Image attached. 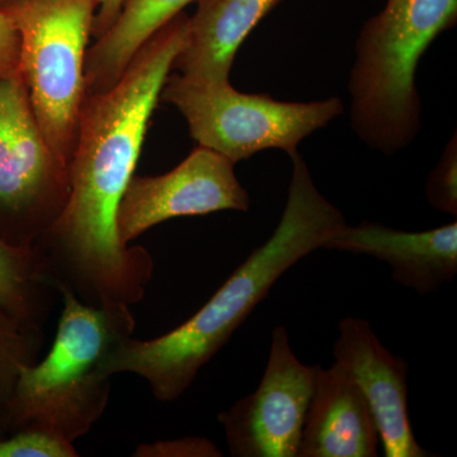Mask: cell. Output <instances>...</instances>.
Listing matches in <instances>:
<instances>
[{
    "label": "cell",
    "mask_w": 457,
    "mask_h": 457,
    "mask_svg": "<svg viewBox=\"0 0 457 457\" xmlns=\"http://www.w3.org/2000/svg\"><path fill=\"white\" fill-rule=\"evenodd\" d=\"M20 71V35L16 27L0 11V78Z\"/></svg>",
    "instance_id": "obj_20"
},
{
    "label": "cell",
    "mask_w": 457,
    "mask_h": 457,
    "mask_svg": "<svg viewBox=\"0 0 457 457\" xmlns=\"http://www.w3.org/2000/svg\"><path fill=\"white\" fill-rule=\"evenodd\" d=\"M192 2L195 0H123L112 25L87 51V95L112 87L140 47Z\"/></svg>",
    "instance_id": "obj_14"
},
{
    "label": "cell",
    "mask_w": 457,
    "mask_h": 457,
    "mask_svg": "<svg viewBox=\"0 0 457 457\" xmlns=\"http://www.w3.org/2000/svg\"><path fill=\"white\" fill-rule=\"evenodd\" d=\"M73 444L38 431H18L0 438V457H77Z\"/></svg>",
    "instance_id": "obj_18"
},
{
    "label": "cell",
    "mask_w": 457,
    "mask_h": 457,
    "mask_svg": "<svg viewBox=\"0 0 457 457\" xmlns=\"http://www.w3.org/2000/svg\"><path fill=\"white\" fill-rule=\"evenodd\" d=\"M426 195L433 209L449 215H457L456 135L445 147L440 161L429 174Z\"/></svg>",
    "instance_id": "obj_17"
},
{
    "label": "cell",
    "mask_w": 457,
    "mask_h": 457,
    "mask_svg": "<svg viewBox=\"0 0 457 457\" xmlns=\"http://www.w3.org/2000/svg\"><path fill=\"white\" fill-rule=\"evenodd\" d=\"M137 457H218L221 451L212 441L203 437L143 444L135 450Z\"/></svg>",
    "instance_id": "obj_19"
},
{
    "label": "cell",
    "mask_w": 457,
    "mask_h": 457,
    "mask_svg": "<svg viewBox=\"0 0 457 457\" xmlns=\"http://www.w3.org/2000/svg\"><path fill=\"white\" fill-rule=\"evenodd\" d=\"M9 2V0H0V5L4 4V3Z\"/></svg>",
    "instance_id": "obj_22"
},
{
    "label": "cell",
    "mask_w": 457,
    "mask_h": 457,
    "mask_svg": "<svg viewBox=\"0 0 457 457\" xmlns=\"http://www.w3.org/2000/svg\"><path fill=\"white\" fill-rule=\"evenodd\" d=\"M374 417L359 386L338 365H317L297 457H375Z\"/></svg>",
    "instance_id": "obj_12"
},
{
    "label": "cell",
    "mask_w": 457,
    "mask_h": 457,
    "mask_svg": "<svg viewBox=\"0 0 457 457\" xmlns=\"http://www.w3.org/2000/svg\"><path fill=\"white\" fill-rule=\"evenodd\" d=\"M99 0H9L0 11L20 35V71L51 149L71 168L87 96L84 64Z\"/></svg>",
    "instance_id": "obj_5"
},
{
    "label": "cell",
    "mask_w": 457,
    "mask_h": 457,
    "mask_svg": "<svg viewBox=\"0 0 457 457\" xmlns=\"http://www.w3.org/2000/svg\"><path fill=\"white\" fill-rule=\"evenodd\" d=\"M291 159L287 203L272 237L176 329L149 341L126 338L111 354L110 375H139L159 402L180 398L279 278L345 225L342 212L318 191L303 156L297 153Z\"/></svg>",
    "instance_id": "obj_2"
},
{
    "label": "cell",
    "mask_w": 457,
    "mask_h": 457,
    "mask_svg": "<svg viewBox=\"0 0 457 457\" xmlns=\"http://www.w3.org/2000/svg\"><path fill=\"white\" fill-rule=\"evenodd\" d=\"M317 365L297 359L285 327L273 329L260 386L219 414L234 457H297Z\"/></svg>",
    "instance_id": "obj_8"
},
{
    "label": "cell",
    "mask_w": 457,
    "mask_h": 457,
    "mask_svg": "<svg viewBox=\"0 0 457 457\" xmlns=\"http://www.w3.org/2000/svg\"><path fill=\"white\" fill-rule=\"evenodd\" d=\"M233 162L198 145L162 176L132 177L117 210V231L129 245L155 225L207 213L248 212L251 197L237 179Z\"/></svg>",
    "instance_id": "obj_9"
},
{
    "label": "cell",
    "mask_w": 457,
    "mask_h": 457,
    "mask_svg": "<svg viewBox=\"0 0 457 457\" xmlns=\"http://www.w3.org/2000/svg\"><path fill=\"white\" fill-rule=\"evenodd\" d=\"M457 0H386L356 42L351 69V126L361 140L394 155L422 128L417 66L440 33L455 26Z\"/></svg>",
    "instance_id": "obj_4"
},
{
    "label": "cell",
    "mask_w": 457,
    "mask_h": 457,
    "mask_svg": "<svg viewBox=\"0 0 457 457\" xmlns=\"http://www.w3.org/2000/svg\"><path fill=\"white\" fill-rule=\"evenodd\" d=\"M324 249L369 255L389 264L393 278L420 296L436 293L457 275V224L425 231H404L376 222L343 225Z\"/></svg>",
    "instance_id": "obj_11"
},
{
    "label": "cell",
    "mask_w": 457,
    "mask_h": 457,
    "mask_svg": "<svg viewBox=\"0 0 457 457\" xmlns=\"http://www.w3.org/2000/svg\"><path fill=\"white\" fill-rule=\"evenodd\" d=\"M62 312L44 360L21 370L11 403V431H38L74 444L106 411L112 352L134 335L130 305L92 306L59 286Z\"/></svg>",
    "instance_id": "obj_3"
},
{
    "label": "cell",
    "mask_w": 457,
    "mask_h": 457,
    "mask_svg": "<svg viewBox=\"0 0 457 457\" xmlns=\"http://www.w3.org/2000/svg\"><path fill=\"white\" fill-rule=\"evenodd\" d=\"M162 99L182 113L198 145L234 164L267 149L297 154V146L345 111L332 97L314 102H282L270 96L237 92L231 84L196 83L168 77Z\"/></svg>",
    "instance_id": "obj_6"
},
{
    "label": "cell",
    "mask_w": 457,
    "mask_h": 457,
    "mask_svg": "<svg viewBox=\"0 0 457 457\" xmlns=\"http://www.w3.org/2000/svg\"><path fill=\"white\" fill-rule=\"evenodd\" d=\"M187 32L182 12L140 47L112 87L84 98L68 201L35 245L57 284L88 305L139 303L154 272L146 249L120 239L117 210Z\"/></svg>",
    "instance_id": "obj_1"
},
{
    "label": "cell",
    "mask_w": 457,
    "mask_h": 457,
    "mask_svg": "<svg viewBox=\"0 0 457 457\" xmlns=\"http://www.w3.org/2000/svg\"><path fill=\"white\" fill-rule=\"evenodd\" d=\"M284 0H198L187 40L171 71L196 83L228 84L243 42Z\"/></svg>",
    "instance_id": "obj_13"
},
{
    "label": "cell",
    "mask_w": 457,
    "mask_h": 457,
    "mask_svg": "<svg viewBox=\"0 0 457 457\" xmlns=\"http://www.w3.org/2000/svg\"><path fill=\"white\" fill-rule=\"evenodd\" d=\"M57 296L59 284L40 249L0 237V306L25 326L44 329Z\"/></svg>",
    "instance_id": "obj_15"
},
{
    "label": "cell",
    "mask_w": 457,
    "mask_h": 457,
    "mask_svg": "<svg viewBox=\"0 0 457 457\" xmlns=\"http://www.w3.org/2000/svg\"><path fill=\"white\" fill-rule=\"evenodd\" d=\"M44 329L27 327L0 306V438L11 431V403L21 370L37 361Z\"/></svg>",
    "instance_id": "obj_16"
},
{
    "label": "cell",
    "mask_w": 457,
    "mask_h": 457,
    "mask_svg": "<svg viewBox=\"0 0 457 457\" xmlns=\"http://www.w3.org/2000/svg\"><path fill=\"white\" fill-rule=\"evenodd\" d=\"M122 3L123 0H99L92 31V35H95L96 38L110 29V26L119 16Z\"/></svg>",
    "instance_id": "obj_21"
},
{
    "label": "cell",
    "mask_w": 457,
    "mask_h": 457,
    "mask_svg": "<svg viewBox=\"0 0 457 457\" xmlns=\"http://www.w3.org/2000/svg\"><path fill=\"white\" fill-rule=\"evenodd\" d=\"M336 363L365 396L385 457H427L408 414V362L381 343L365 319L348 317L338 324Z\"/></svg>",
    "instance_id": "obj_10"
},
{
    "label": "cell",
    "mask_w": 457,
    "mask_h": 457,
    "mask_svg": "<svg viewBox=\"0 0 457 457\" xmlns=\"http://www.w3.org/2000/svg\"><path fill=\"white\" fill-rule=\"evenodd\" d=\"M71 191V168L42 134L21 71L0 78V213L7 240L33 246L55 224Z\"/></svg>",
    "instance_id": "obj_7"
}]
</instances>
